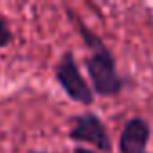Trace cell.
<instances>
[{
	"label": "cell",
	"instance_id": "6da1fadb",
	"mask_svg": "<svg viewBox=\"0 0 153 153\" xmlns=\"http://www.w3.org/2000/svg\"><path fill=\"white\" fill-rule=\"evenodd\" d=\"M76 24H78V31L88 49L85 67L92 83V92H96L101 97L117 96L124 87V79L117 72V65H115V58L112 51L83 22H76Z\"/></svg>",
	"mask_w": 153,
	"mask_h": 153
},
{
	"label": "cell",
	"instance_id": "7a4b0ae2",
	"mask_svg": "<svg viewBox=\"0 0 153 153\" xmlns=\"http://www.w3.org/2000/svg\"><path fill=\"white\" fill-rule=\"evenodd\" d=\"M54 79L59 83L63 92L76 103L81 105H92L94 103V92L92 87L85 81L78 65H76L74 54L70 51L63 52L59 61L54 65Z\"/></svg>",
	"mask_w": 153,
	"mask_h": 153
},
{
	"label": "cell",
	"instance_id": "3957f363",
	"mask_svg": "<svg viewBox=\"0 0 153 153\" xmlns=\"http://www.w3.org/2000/svg\"><path fill=\"white\" fill-rule=\"evenodd\" d=\"M70 130H68V137L74 142H88L92 144L96 149H101L105 153L112 151V140L110 135L103 124V121L99 119L97 114L94 112H83L74 115L70 121Z\"/></svg>",
	"mask_w": 153,
	"mask_h": 153
},
{
	"label": "cell",
	"instance_id": "277c9868",
	"mask_svg": "<svg viewBox=\"0 0 153 153\" xmlns=\"http://www.w3.org/2000/svg\"><path fill=\"white\" fill-rule=\"evenodd\" d=\"M151 128L146 119L131 117L124 123L119 135V151L121 153H148L146 144L149 140Z\"/></svg>",
	"mask_w": 153,
	"mask_h": 153
},
{
	"label": "cell",
	"instance_id": "5b68a950",
	"mask_svg": "<svg viewBox=\"0 0 153 153\" xmlns=\"http://www.w3.org/2000/svg\"><path fill=\"white\" fill-rule=\"evenodd\" d=\"M11 40H13L11 29L7 27L6 20H4L2 16H0V49H4V47H7V45L11 43Z\"/></svg>",
	"mask_w": 153,
	"mask_h": 153
},
{
	"label": "cell",
	"instance_id": "8992f818",
	"mask_svg": "<svg viewBox=\"0 0 153 153\" xmlns=\"http://www.w3.org/2000/svg\"><path fill=\"white\" fill-rule=\"evenodd\" d=\"M74 153H97V151L96 149H88L85 146H76L74 148Z\"/></svg>",
	"mask_w": 153,
	"mask_h": 153
},
{
	"label": "cell",
	"instance_id": "52a82bcc",
	"mask_svg": "<svg viewBox=\"0 0 153 153\" xmlns=\"http://www.w3.org/2000/svg\"><path fill=\"white\" fill-rule=\"evenodd\" d=\"M29 153H47V151H40V149H33V151H29Z\"/></svg>",
	"mask_w": 153,
	"mask_h": 153
}]
</instances>
